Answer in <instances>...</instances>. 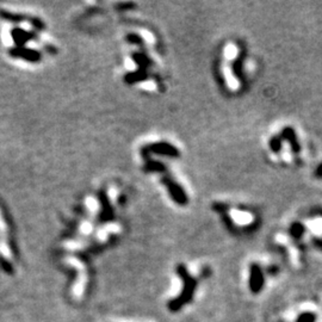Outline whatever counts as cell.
Returning a JSON list of instances; mask_svg holds the SVG:
<instances>
[{"label":"cell","mask_w":322,"mask_h":322,"mask_svg":"<svg viewBox=\"0 0 322 322\" xmlns=\"http://www.w3.org/2000/svg\"><path fill=\"white\" fill-rule=\"evenodd\" d=\"M146 169L148 170V171L166 173V167L164 166L161 163H159V161H148Z\"/></svg>","instance_id":"10"},{"label":"cell","mask_w":322,"mask_h":322,"mask_svg":"<svg viewBox=\"0 0 322 322\" xmlns=\"http://www.w3.org/2000/svg\"><path fill=\"white\" fill-rule=\"evenodd\" d=\"M0 253L6 260H11L12 259L11 248L8 242V227H6L2 211H0Z\"/></svg>","instance_id":"6"},{"label":"cell","mask_w":322,"mask_h":322,"mask_svg":"<svg viewBox=\"0 0 322 322\" xmlns=\"http://www.w3.org/2000/svg\"><path fill=\"white\" fill-rule=\"evenodd\" d=\"M163 183L165 184L167 190H169L170 196H171V197L173 198V201H175L177 204H179V205L188 204L189 198L185 194L184 189H183L181 185L177 184V183L173 181L172 178H170V177H164Z\"/></svg>","instance_id":"4"},{"label":"cell","mask_w":322,"mask_h":322,"mask_svg":"<svg viewBox=\"0 0 322 322\" xmlns=\"http://www.w3.org/2000/svg\"><path fill=\"white\" fill-rule=\"evenodd\" d=\"M65 263L72 265L75 270L79 271L78 279L75 280L73 288H72V295H73L74 299H80L85 291V285L87 283V273L86 270H85V265L79 259L74 257L65 258Z\"/></svg>","instance_id":"2"},{"label":"cell","mask_w":322,"mask_h":322,"mask_svg":"<svg viewBox=\"0 0 322 322\" xmlns=\"http://www.w3.org/2000/svg\"><path fill=\"white\" fill-rule=\"evenodd\" d=\"M280 136H282L283 140H286L289 142L290 147H291L293 153L295 154L299 153V150H301V146H299L297 135H296L293 128H291V127L284 128L282 132H280Z\"/></svg>","instance_id":"7"},{"label":"cell","mask_w":322,"mask_h":322,"mask_svg":"<svg viewBox=\"0 0 322 322\" xmlns=\"http://www.w3.org/2000/svg\"><path fill=\"white\" fill-rule=\"evenodd\" d=\"M314 175H315V177H317V178H322V164H320V165L316 167Z\"/></svg>","instance_id":"12"},{"label":"cell","mask_w":322,"mask_h":322,"mask_svg":"<svg viewBox=\"0 0 322 322\" xmlns=\"http://www.w3.org/2000/svg\"><path fill=\"white\" fill-rule=\"evenodd\" d=\"M315 321H316V315H315L314 312L307 311V312H302L296 322H315Z\"/></svg>","instance_id":"11"},{"label":"cell","mask_w":322,"mask_h":322,"mask_svg":"<svg viewBox=\"0 0 322 322\" xmlns=\"http://www.w3.org/2000/svg\"><path fill=\"white\" fill-rule=\"evenodd\" d=\"M304 226L302 225L301 222H295L292 223L291 227H290V234H291L295 239H299L301 236L304 234Z\"/></svg>","instance_id":"9"},{"label":"cell","mask_w":322,"mask_h":322,"mask_svg":"<svg viewBox=\"0 0 322 322\" xmlns=\"http://www.w3.org/2000/svg\"><path fill=\"white\" fill-rule=\"evenodd\" d=\"M177 273L181 277L183 282V291L178 297L169 302V309L172 311H178L179 309H182L185 304L190 303L192 298H194L196 288H197V280L192 276H190V273L188 272V268L185 267V265H178V267H177Z\"/></svg>","instance_id":"1"},{"label":"cell","mask_w":322,"mask_h":322,"mask_svg":"<svg viewBox=\"0 0 322 322\" xmlns=\"http://www.w3.org/2000/svg\"><path fill=\"white\" fill-rule=\"evenodd\" d=\"M142 155L148 153H153V154H159V155H164V156H169V157H178L181 155L179 153L178 148L173 146V144L169 143V142H156V143H151L149 146L143 147L142 149Z\"/></svg>","instance_id":"3"},{"label":"cell","mask_w":322,"mask_h":322,"mask_svg":"<svg viewBox=\"0 0 322 322\" xmlns=\"http://www.w3.org/2000/svg\"><path fill=\"white\" fill-rule=\"evenodd\" d=\"M314 245L322 251V239H314Z\"/></svg>","instance_id":"13"},{"label":"cell","mask_w":322,"mask_h":322,"mask_svg":"<svg viewBox=\"0 0 322 322\" xmlns=\"http://www.w3.org/2000/svg\"><path fill=\"white\" fill-rule=\"evenodd\" d=\"M282 142H283V138L280 135H274L273 137H271L270 142H268V146H270L271 150L277 154L279 153L280 149H282Z\"/></svg>","instance_id":"8"},{"label":"cell","mask_w":322,"mask_h":322,"mask_svg":"<svg viewBox=\"0 0 322 322\" xmlns=\"http://www.w3.org/2000/svg\"><path fill=\"white\" fill-rule=\"evenodd\" d=\"M264 286V274L258 264H252L249 267V289L253 293L261 291Z\"/></svg>","instance_id":"5"}]
</instances>
